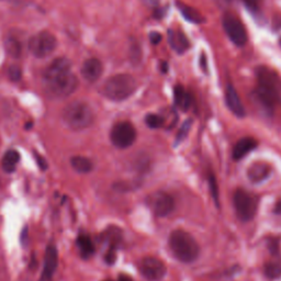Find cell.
<instances>
[{"label":"cell","instance_id":"cell-1","mask_svg":"<svg viewBox=\"0 0 281 281\" xmlns=\"http://www.w3.org/2000/svg\"><path fill=\"white\" fill-rule=\"evenodd\" d=\"M258 86L253 92L255 103L266 113H271L281 96V79L278 74L267 66L256 69Z\"/></svg>","mask_w":281,"mask_h":281},{"label":"cell","instance_id":"cell-2","mask_svg":"<svg viewBox=\"0 0 281 281\" xmlns=\"http://www.w3.org/2000/svg\"><path fill=\"white\" fill-rule=\"evenodd\" d=\"M169 247L179 262L189 264L198 258L200 249L197 240L192 237L190 233L184 230H175L169 235Z\"/></svg>","mask_w":281,"mask_h":281},{"label":"cell","instance_id":"cell-3","mask_svg":"<svg viewBox=\"0 0 281 281\" xmlns=\"http://www.w3.org/2000/svg\"><path fill=\"white\" fill-rule=\"evenodd\" d=\"M64 124L73 131H83L88 129L93 123L95 115L88 103L84 101H73L65 107L62 111Z\"/></svg>","mask_w":281,"mask_h":281},{"label":"cell","instance_id":"cell-4","mask_svg":"<svg viewBox=\"0 0 281 281\" xmlns=\"http://www.w3.org/2000/svg\"><path fill=\"white\" fill-rule=\"evenodd\" d=\"M137 88L135 78L130 74H118L106 80L101 92L112 101H123L130 98Z\"/></svg>","mask_w":281,"mask_h":281},{"label":"cell","instance_id":"cell-5","mask_svg":"<svg viewBox=\"0 0 281 281\" xmlns=\"http://www.w3.org/2000/svg\"><path fill=\"white\" fill-rule=\"evenodd\" d=\"M45 90L52 98H67L76 91L78 79L72 72L44 79Z\"/></svg>","mask_w":281,"mask_h":281},{"label":"cell","instance_id":"cell-6","mask_svg":"<svg viewBox=\"0 0 281 281\" xmlns=\"http://www.w3.org/2000/svg\"><path fill=\"white\" fill-rule=\"evenodd\" d=\"M233 202L240 221L249 222L255 217L258 206V199L255 195L244 189H237L234 193Z\"/></svg>","mask_w":281,"mask_h":281},{"label":"cell","instance_id":"cell-7","mask_svg":"<svg viewBox=\"0 0 281 281\" xmlns=\"http://www.w3.org/2000/svg\"><path fill=\"white\" fill-rule=\"evenodd\" d=\"M56 46L57 40L55 36L49 31H42L33 36L28 44L31 54L38 58L50 56L55 51Z\"/></svg>","mask_w":281,"mask_h":281},{"label":"cell","instance_id":"cell-8","mask_svg":"<svg viewBox=\"0 0 281 281\" xmlns=\"http://www.w3.org/2000/svg\"><path fill=\"white\" fill-rule=\"evenodd\" d=\"M110 139L117 149H128L135 142L136 130L133 124L128 121L119 122L113 125L110 133Z\"/></svg>","mask_w":281,"mask_h":281},{"label":"cell","instance_id":"cell-9","mask_svg":"<svg viewBox=\"0 0 281 281\" xmlns=\"http://www.w3.org/2000/svg\"><path fill=\"white\" fill-rule=\"evenodd\" d=\"M223 29L231 41L237 46H244L247 42V32L242 21L231 12H226L222 19Z\"/></svg>","mask_w":281,"mask_h":281},{"label":"cell","instance_id":"cell-10","mask_svg":"<svg viewBox=\"0 0 281 281\" xmlns=\"http://www.w3.org/2000/svg\"><path fill=\"white\" fill-rule=\"evenodd\" d=\"M149 205L152 211L155 213V216L159 218H165L170 214L175 208V202L173 199L168 193L164 191H156L152 193L149 197Z\"/></svg>","mask_w":281,"mask_h":281},{"label":"cell","instance_id":"cell-11","mask_svg":"<svg viewBox=\"0 0 281 281\" xmlns=\"http://www.w3.org/2000/svg\"><path fill=\"white\" fill-rule=\"evenodd\" d=\"M139 271L149 281H159L166 275V266L155 257H145L139 263Z\"/></svg>","mask_w":281,"mask_h":281},{"label":"cell","instance_id":"cell-12","mask_svg":"<svg viewBox=\"0 0 281 281\" xmlns=\"http://www.w3.org/2000/svg\"><path fill=\"white\" fill-rule=\"evenodd\" d=\"M58 265V253L55 245H49L46 247L44 255V264L41 273V279L40 281H50L54 275Z\"/></svg>","mask_w":281,"mask_h":281},{"label":"cell","instance_id":"cell-13","mask_svg":"<svg viewBox=\"0 0 281 281\" xmlns=\"http://www.w3.org/2000/svg\"><path fill=\"white\" fill-rule=\"evenodd\" d=\"M225 101L227 107H229V109L238 118H244L246 112H245V108L240 101L238 93L236 91V89L234 88L233 85H227L226 89H225Z\"/></svg>","mask_w":281,"mask_h":281},{"label":"cell","instance_id":"cell-14","mask_svg":"<svg viewBox=\"0 0 281 281\" xmlns=\"http://www.w3.org/2000/svg\"><path fill=\"white\" fill-rule=\"evenodd\" d=\"M102 63L98 58H89L83 65L82 75L87 82L95 83L102 75Z\"/></svg>","mask_w":281,"mask_h":281},{"label":"cell","instance_id":"cell-15","mask_svg":"<svg viewBox=\"0 0 281 281\" xmlns=\"http://www.w3.org/2000/svg\"><path fill=\"white\" fill-rule=\"evenodd\" d=\"M71 68H72V63L68 58L66 57L55 58L54 61H53L44 71L43 79H48L54 76L63 75V74H66V73H69Z\"/></svg>","mask_w":281,"mask_h":281},{"label":"cell","instance_id":"cell-16","mask_svg":"<svg viewBox=\"0 0 281 281\" xmlns=\"http://www.w3.org/2000/svg\"><path fill=\"white\" fill-rule=\"evenodd\" d=\"M168 43L170 48L178 54H184V53L189 49V41L185 33L180 30L169 29L168 30Z\"/></svg>","mask_w":281,"mask_h":281},{"label":"cell","instance_id":"cell-17","mask_svg":"<svg viewBox=\"0 0 281 281\" xmlns=\"http://www.w3.org/2000/svg\"><path fill=\"white\" fill-rule=\"evenodd\" d=\"M270 170V166L267 163L255 162L247 170V177L252 183L259 184L269 177Z\"/></svg>","mask_w":281,"mask_h":281},{"label":"cell","instance_id":"cell-18","mask_svg":"<svg viewBox=\"0 0 281 281\" xmlns=\"http://www.w3.org/2000/svg\"><path fill=\"white\" fill-rule=\"evenodd\" d=\"M256 147H257V140L255 138L250 136L240 138L233 149V158L236 160L242 159L250 152H252L254 149H256Z\"/></svg>","mask_w":281,"mask_h":281},{"label":"cell","instance_id":"cell-19","mask_svg":"<svg viewBox=\"0 0 281 281\" xmlns=\"http://www.w3.org/2000/svg\"><path fill=\"white\" fill-rule=\"evenodd\" d=\"M176 6L179 12L182 13L183 17L187 20V21L195 24H201L205 22L204 17L196 8H193V7L182 2H177Z\"/></svg>","mask_w":281,"mask_h":281},{"label":"cell","instance_id":"cell-20","mask_svg":"<svg viewBox=\"0 0 281 281\" xmlns=\"http://www.w3.org/2000/svg\"><path fill=\"white\" fill-rule=\"evenodd\" d=\"M173 100H175V104L183 111L189 110L192 104V96L182 85H177L173 88Z\"/></svg>","mask_w":281,"mask_h":281},{"label":"cell","instance_id":"cell-21","mask_svg":"<svg viewBox=\"0 0 281 281\" xmlns=\"http://www.w3.org/2000/svg\"><path fill=\"white\" fill-rule=\"evenodd\" d=\"M71 165L73 169L78 173H88L92 170L93 165L92 162L84 156H74L71 159Z\"/></svg>","mask_w":281,"mask_h":281},{"label":"cell","instance_id":"cell-22","mask_svg":"<svg viewBox=\"0 0 281 281\" xmlns=\"http://www.w3.org/2000/svg\"><path fill=\"white\" fill-rule=\"evenodd\" d=\"M77 245L80 250V255L84 258H89L95 253V246H93L92 240L89 236L80 235L77 238Z\"/></svg>","mask_w":281,"mask_h":281},{"label":"cell","instance_id":"cell-23","mask_svg":"<svg viewBox=\"0 0 281 281\" xmlns=\"http://www.w3.org/2000/svg\"><path fill=\"white\" fill-rule=\"evenodd\" d=\"M20 159V155L17 151L10 150L5 154L3 158V168L6 172H13Z\"/></svg>","mask_w":281,"mask_h":281},{"label":"cell","instance_id":"cell-24","mask_svg":"<svg viewBox=\"0 0 281 281\" xmlns=\"http://www.w3.org/2000/svg\"><path fill=\"white\" fill-rule=\"evenodd\" d=\"M5 49L6 52L8 53V55L13 57V58H18L21 56L22 53V45L19 42V40L12 37H8L5 41Z\"/></svg>","mask_w":281,"mask_h":281},{"label":"cell","instance_id":"cell-25","mask_svg":"<svg viewBox=\"0 0 281 281\" xmlns=\"http://www.w3.org/2000/svg\"><path fill=\"white\" fill-rule=\"evenodd\" d=\"M264 272L267 278L277 279L281 277V264L278 262H269L265 265Z\"/></svg>","mask_w":281,"mask_h":281},{"label":"cell","instance_id":"cell-26","mask_svg":"<svg viewBox=\"0 0 281 281\" xmlns=\"http://www.w3.org/2000/svg\"><path fill=\"white\" fill-rule=\"evenodd\" d=\"M164 122H165V120L163 117H160L158 115H153V113H151V115H147L145 118V123L151 129L162 128V126L164 125Z\"/></svg>","mask_w":281,"mask_h":281},{"label":"cell","instance_id":"cell-27","mask_svg":"<svg viewBox=\"0 0 281 281\" xmlns=\"http://www.w3.org/2000/svg\"><path fill=\"white\" fill-rule=\"evenodd\" d=\"M191 125H192V120H190V119L184 122V124L182 125V128H180L178 134H177V143L182 142V140L184 138H186L187 135H188V133L191 129Z\"/></svg>","mask_w":281,"mask_h":281},{"label":"cell","instance_id":"cell-28","mask_svg":"<svg viewBox=\"0 0 281 281\" xmlns=\"http://www.w3.org/2000/svg\"><path fill=\"white\" fill-rule=\"evenodd\" d=\"M8 75L11 80L17 82V80H20V78H21V69H20V67H18V66L12 65L8 69Z\"/></svg>","mask_w":281,"mask_h":281},{"label":"cell","instance_id":"cell-29","mask_svg":"<svg viewBox=\"0 0 281 281\" xmlns=\"http://www.w3.org/2000/svg\"><path fill=\"white\" fill-rule=\"evenodd\" d=\"M209 185H210V188H211V191H212V196H213L214 200H216L217 204H219V193H218L217 179H216V177L212 176V175L209 176Z\"/></svg>","mask_w":281,"mask_h":281},{"label":"cell","instance_id":"cell-30","mask_svg":"<svg viewBox=\"0 0 281 281\" xmlns=\"http://www.w3.org/2000/svg\"><path fill=\"white\" fill-rule=\"evenodd\" d=\"M106 262L108 264H113L116 262V247H110V250L106 255Z\"/></svg>","mask_w":281,"mask_h":281},{"label":"cell","instance_id":"cell-31","mask_svg":"<svg viewBox=\"0 0 281 281\" xmlns=\"http://www.w3.org/2000/svg\"><path fill=\"white\" fill-rule=\"evenodd\" d=\"M150 40L151 43L154 45H157L160 41H162V34L158 32H151L150 33Z\"/></svg>","mask_w":281,"mask_h":281},{"label":"cell","instance_id":"cell-32","mask_svg":"<svg viewBox=\"0 0 281 281\" xmlns=\"http://www.w3.org/2000/svg\"><path fill=\"white\" fill-rule=\"evenodd\" d=\"M260 0H244L245 5L250 10H258V4Z\"/></svg>","mask_w":281,"mask_h":281},{"label":"cell","instance_id":"cell-33","mask_svg":"<svg viewBox=\"0 0 281 281\" xmlns=\"http://www.w3.org/2000/svg\"><path fill=\"white\" fill-rule=\"evenodd\" d=\"M36 158H37V162H38V165L40 168H41L42 170H45L46 168H48V164H46V160L39 155L38 153H36Z\"/></svg>","mask_w":281,"mask_h":281},{"label":"cell","instance_id":"cell-34","mask_svg":"<svg viewBox=\"0 0 281 281\" xmlns=\"http://www.w3.org/2000/svg\"><path fill=\"white\" fill-rule=\"evenodd\" d=\"M200 67H201V69L206 74L208 73V63H206V57L205 55L201 54V56H200Z\"/></svg>","mask_w":281,"mask_h":281},{"label":"cell","instance_id":"cell-35","mask_svg":"<svg viewBox=\"0 0 281 281\" xmlns=\"http://www.w3.org/2000/svg\"><path fill=\"white\" fill-rule=\"evenodd\" d=\"M145 6L150 7V8H156L159 5V0H140Z\"/></svg>","mask_w":281,"mask_h":281},{"label":"cell","instance_id":"cell-36","mask_svg":"<svg viewBox=\"0 0 281 281\" xmlns=\"http://www.w3.org/2000/svg\"><path fill=\"white\" fill-rule=\"evenodd\" d=\"M269 250L272 254H278V240H271V242H269Z\"/></svg>","mask_w":281,"mask_h":281},{"label":"cell","instance_id":"cell-37","mask_svg":"<svg viewBox=\"0 0 281 281\" xmlns=\"http://www.w3.org/2000/svg\"><path fill=\"white\" fill-rule=\"evenodd\" d=\"M275 213L281 214V200H279V201L276 204V206H275Z\"/></svg>","mask_w":281,"mask_h":281},{"label":"cell","instance_id":"cell-38","mask_svg":"<svg viewBox=\"0 0 281 281\" xmlns=\"http://www.w3.org/2000/svg\"><path fill=\"white\" fill-rule=\"evenodd\" d=\"M119 281H133V280L128 276H120Z\"/></svg>","mask_w":281,"mask_h":281},{"label":"cell","instance_id":"cell-39","mask_svg":"<svg viewBox=\"0 0 281 281\" xmlns=\"http://www.w3.org/2000/svg\"><path fill=\"white\" fill-rule=\"evenodd\" d=\"M219 2H222V4H230L231 2H232V0H219Z\"/></svg>","mask_w":281,"mask_h":281},{"label":"cell","instance_id":"cell-40","mask_svg":"<svg viewBox=\"0 0 281 281\" xmlns=\"http://www.w3.org/2000/svg\"><path fill=\"white\" fill-rule=\"evenodd\" d=\"M279 43H280V45H281V38H280V40H279Z\"/></svg>","mask_w":281,"mask_h":281},{"label":"cell","instance_id":"cell-41","mask_svg":"<svg viewBox=\"0 0 281 281\" xmlns=\"http://www.w3.org/2000/svg\"><path fill=\"white\" fill-rule=\"evenodd\" d=\"M107 281H110V280H107Z\"/></svg>","mask_w":281,"mask_h":281}]
</instances>
